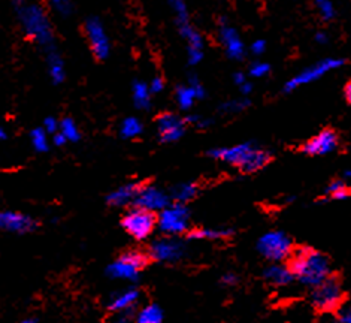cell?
Instances as JSON below:
<instances>
[{
	"label": "cell",
	"instance_id": "obj_1",
	"mask_svg": "<svg viewBox=\"0 0 351 323\" xmlns=\"http://www.w3.org/2000/svg\"><path fill=\"white\" fill-rule=\"evenodd\" d=\"M12 10L16 15L24 36L39 45L44 51L56 47V33L45 8L29 0H12Z\"/></svg>",
	"mask_w": 351,
	"mask_h": 323
},
{
	"label": "cell",
	"instance_id": "obj_2",
	"mask_svg": "<svg viewBox=\"0 0 351 323\" xmlns=\"http://www.w3.org/2000/svg\"><path fill=\"white\" fill-rule=\"evenodd\" d=\"M290 268L295 280L313 289L330 277V263L324 254L311 247H299L290 258Z\"/></svg>",
	"mask_w": 351,
	"mask_h": 323
},
{
	"label": "cell",
	"instance_id": "obj_3",
	"mask_svg": "<svg viewBox=\"0 0 351 323\" xmlns=\"http://www.w3.org/2000/svg\"><path fill=\"white\" fill-rule=\"evenodd\" d=\"M208 156L215 160H221L237 167L239 171L245 174H253L263 169L271 162V152L257 147L253 143H242L232 147H219L208 152Z\"/></svg>",
	"mask_w": 351,
	"mask_h": 323
},
{
	"label": "cell",
	"instance_id": "obj_4",
	"mask_svg": "<svg viewBox=\"0 0 351 323\" xmlns=\"http://www.w3.org/2000/svg\"><path fill=\"white\" fill-rule=\"evenodd\" d=\"M346 60L339 59V57H326V59H322L319 62H315L311 66H306L300 72H298L295 77H291L286 84L282 87L284 93H291L298 90L299 87H304L311 84V82H315L322 80L323 77L328 75V73L337 71L344 66Z\"/></svg>",
	"mask_w": 351,
	"mask_h": 323
},
{
	"label": "cell",
	"instance_id": "obj_5",
	"mask_svg": "<svg viewBox=\"0 0 351 323\" xmlns=\"http://www.w3.org/2000/svg\"><path fill=\"white\" fill-rule=\"evenodd\" d=\"M311 305L320 313L338 311L344 302V291L335 277L326 278L323 283L311 289Z\"/></svg>",
	"mask_w": 351,
	"mask_h": 323
},
{
	"label": "cell",
	"instance_id": "obj_6",
	"mask_svg": "<svg viewBox=\"0 0 351 323\" xmlns=\"http://www.w3.org/2000/svg\"><path fill=\"white\" fill-rule=\"evenodd\" d=\"M257 250L271 262H284L291 258L295 248L291 238L281 230H269L257 241Z\"/></svg>",
	"mask_w": 351,
	"mask_h": 323
},
{
	"label": "cell",
	"instance_id": "obj_7",
	"mask_svg": "<svg viewBox=\"0 0 351 323\" xmlns=\"http://www.w3.org/2000/svg\"><path fill=\"white\" fill-rule=\"evenodd\" d=\"M157 228L165 235H182L190 228V211L186 204L175 202L157 214Z\"/></svg>",
	"mask_w": 351,
	"mask_h": 323
},
{
	"label": "cell",
	"instance_id": "obj_8",
	"mask_svg": "<svg viewBox=\"0 0 351 323\" xmlns=\"http://www.w3.org/2000/svg\"><path fill=\"white\" fill-rule=\"evenodd\" d=\"M148 263V256L142 252H128L121 254L119 259L114 261L106 270L108 277L114 280L124 281H136L139 278L141 271Z\"/></svg>",
	"mask_w": 351,
	"mask_h": 323
},
{
	"label": "cell",
	"instance_id": "obj_9",
	"mask_svg": "<svg viewBox=\"0 0 351 323\" xmlns=\"http://www.w3.org/2000/svg\"><path fill=\"white\" fill-rule=\"evenodd\" d=\"M121 226L135 239H145L153 234V230L157 228V214L144 208L129 210L121 219Z\"/></svg>",
	"mask_w": 351,
	"mask_h": 323
},
{
	"label": "cell",
	"instance_id": "obj_10",
	"mask_svg": "<svg viewBox=\"0 0 351 323\" xmlns=\"http://www.w3.org/2000/svg\"><path fill=\"white\" fill-rule=\"evenodd\" d=\"M84 35L90 51L97 60H106L111 54V40L105 30L104 23L97 16H88L84 23Z\"/></svg>",
	"mask_w": 351,
	"mask_h": 323
},
{
	"label": "cell",
	"instance_id": "obj_11",
	"mask_svg": "<svg viewBox=\"0 0 351 323\" xmlns=\"http://www.w3.org/2000/svg\"><path fill=\"white\" fill-rule=\"evenodd\" d=\"M184 253H186V247L180 239L172 235L158 238L149 246V258H153L157 262H177L182 258Z\"/></svg>",
	"mask_w": 351,
	"mask_h": 323
},
{
	"label": "cell",
	"instance_id": "obj_12",
	"mask_svg": "<svg viewBox=\"0 0 351 323\" xmlns=\"http://www.w3.org/2000/svg\"><path fill=\"white\" fill-rule=\"evenodd\" d=\"M219 40L221 47L224 48L226 56L232 60H242L245 57L247 48L244 40H242L239 32L230 26L228 20H221L220 26H219Z\"/></svg>",
	"mask_w": 351,
	"mask_h": 323
},
{
	"label": "cell",
	"instance_id": "obj_13",
	"mask_svg": "<svg viewBox=\"0 0 351 323\" xmlns=\"http://www.w3.org/2000/svg\"><path fill=\"white\" fill-rule=\"evenodd\" d=\"M157 135L162 143H177L186 134V119L173 112H163L157 117Z\"/></svg>",
	"mask_w": 351,
	"mask_h": 323
},
{
	"label": "cell",
	"instance_id": "obj_14",
	"mask_svg": "<svg viewBox=\"0 0 351 323\" xmlns=\"http://www.w3.org/2000/svg\"><path fill=\"white\" fill-rule=\"evenodd\" d=\"M171 195L156 186H141L138 190L135 206L153 213H160L171 205Z\"/></svg>",
	"mask_w": 351,
	"mask_h": 323
},
{
	"label": "cell",
	"instance_id": "obj_15",
	"mask_svg": "<svg viewBox=\"0 0 351 323\" xmlns=\"http://www.w3.org/2000/svg\"><path fill=\"white\" fill-rule=\"evenodd\" d=\"M338 145L339 138L337 132L332 129H324L306 141L302 145V152L308 156H324L335 152Z\"/></svg>",
	"mask_w": 351,
	"mask_h": 323
},
{
	"label": "cell",
	"instance_id": "obj_16",
	"mask_svg": "<svg viewBox=\"0 0 351 323\" xmlns=\"http://www.w3.org/2000/svg\"><path fill=\"white\" fill-rule=\"evenodd\" d=\"M181 38L187 44V62L190 66H196L204 60V49H205V39L193 24H184L178 27Z\"/></svg>",
	"mask_w": 351,
	"mask_h": 323
},
{
	"label": "cell",
	"instance_id": "obj_17",
	"mask_svg": "<svg viewBox=\"0 0 351 323\" xmlns=\"http://www.w3.org/2000/svg\"><path fill=\"white\" fill-rule=\"evenodd\" d=\"M0 226L3 230L14 232V234H27L35 230L38 223L30 215L16 213V211H3L0 214Z\"/></svg>",
	"mask_w": 351,
	"mask_h": 323
},
{
	"label": "cell",
	"instance_id": "obj_18",
	"mask_svg": "<svg viewBox=\"0 0 351 323\" xmlns=\"http://www.w3.org/2000/svg\"><path fill=\"white\" fill-rule=\"evenodd\" d=\"M263 277L267 283L277 287H287L295 280V274L291 271L290 265H284L281 262H274L269 267H266Z\"/></svg>",
	"mask_w": 351,
	"mask_h": 323
},
{
	"label": "cell",
	"instance_id": "obj_19",
	"mask_svg": "<svg viewBox=\"0 0 351 323\" xmlns=\"http://www.w3.org/2000/svg\"><path fill=\"white\" fill-rule=\"evenodd\" d=\"M139 296H141V294H139L136 287L124 289V291L117 292L110 298L108 307H110V310L114 311V313L129 310V309H135L136 302L139 301Z\"/></svg>",
	"mask_w": 351,
	"mask_h": 323
},
{
	"label": "cell",
	"instance_id": "obj_20",
	"mask_svg": "<svg viewBox=\"0 0 351 323\" xmlns=\"http://www.w3.org/2000/svg\"><path fill=\"white\" fill-rule=\"evenodd\" d=\"M139 187L141 186L138 183H128L120 186L108 195V204L112 206H126L129 204H135Z\"/></svg>",
	"mask_w": 351,
	"mask_h": 323
},
{
	"label": "cell",
	"instance_id": "obj_21",
	"mask_svg": "<svg viewBox=\"0 0 351 323\" xmlns=\"http://www.w3.org/2000/svg\"><path fill=\"white\" fill-rule=\"evenodd\" d=\"M45 57H47V68H48L49 78L53 80L54 84H62L66 78V71H64L63 57L60 56V53H58L57 47L45 51Z\"/></svg>",
	"mask_w": 351,
	"mask_h": 323
},
{
	"label": "cell",
	"instance_id": "obj_22",
	"mask_svg": "<svg viewBox=\"0 0 351 323\" xmlns=\"http://www.w3.org/2000/svg\"><path fill=\"white\" fill-rule=\"evenodd\" d=\"M152 90H149V84L144 81H135L132 86V99L133 104L138 108V110H149L152 106Z\"/></svg>",
	"mask_w": 351,
	"mask_h": 323
},
{
	"label": "cell",
	"instance_id": "obj_23",
	"mask_svg": "<svg viewBox=\"0 0 351 323\" xmlns=\"http://www.w3.org/2000/svg\"><path fill=\"white\" fill-rule=\"evenodd\" d=\"M324 200L328 201H346L351 195V187L344 180H335L324 189Z\"/></svg>",
	"mask_w": 351,
	"mask_h": 323
},
{
	"label": "cell",
	"instance_id": "obj_24",
	"mask_svg": "<svg viewBox=\"0 0 351 323\" xmlns=\"http://www.w3.org/2000/svg\"><path fill=\"white\" fill-rule=\"evenodd\" d=\"M233 235L230 228H204L191 230L189 234L190 239H226Z\"/></svg>",
	"mask_w": 351,
	"mask_h": 323
},
{
	"label": "cell",
	"instance_id": "obj_25",
	"mask_svg": "<svg viewBox=\"0 0 351 323\" xmlns=\"http://www.w3.org/2000/svg\"><path fill=\"white\" fill-rule=\"evenodd\" d=\"M169 195L175 202L186 204L190 202L197 195V186L195 183H180L172 187Z\"/></svg>",
	"mask_w": 351,
	"mask_h": 323
},
{
	"label": "cell",
	"instance_id": "obj_26",
	"mask_svg": "<svg viewBox=\"0 0 351 323\" xmlns=\"http://www.w3.org/2000/svg\"><path fill=\"white\" fill-rule=\"evenodd\" d=\"M135 323H163V310L157 304H148L136 313Z\"/></svg>",
	"mask_w": 351,
	"mask_h": 323
},
{
	"label": "cell",
	"instance_id": "obj_27",
	"mask_svg": "<svg viewBox=\"0 0 351 323\" xmlns=\"http://www.w3.org/2000/svg\"><path fill=\"white\" fill-rule=\"evenodd\" d=\"M197 99L199 97L196 90L191 86H180L177 88V92H175V101H177L182 111H189L190 108H193Z\"/></svg>",
	"mask_w": 351,
	"mask_h": 323
},
{
	"label": "cell",
	"instance_id": "obj_28",
	"mask_svg": "<svg viewBox=\"0 0 351 323\" xmlns=\"http://www.w3.org/2000/svg\"><path fill=\"white\" fill-rule=\"evenodd\" d=\"M144 132V124L136 117L124 119L120 124V136L124 139H133Z\"/></svg>",
	"mask_w": 351,
	"mask_h": 323
},
{
	"label": "cell",
	"instance_id": "obj_29",
	"mask_svg": "<svg viewBox=\"0 0 351 323\" xmlns=\"http://www.w3.org/2000/svg\"><path fill=\"white\" fill-rule=\"evenodd\" d=\"M168 5L175 16V23H177L178 27L190 23V12L186 0H168Z\"/></svg>",
	"mask_w": 351,
	"mask_h": 323
},
{
	"label": "cell",
	"instance_id": "obj_30",
	"mask_svg": "<svg viewBox=\"0 0 351 323\" xmlns=\"http://www.w3.org/2000/svg\"><path fill=\"white\" fill-rule=\"evenodd\" d=\"M48 132L44 128H38L30 132V143L38 153H45L49 150V138Z\"/></svg>",
	"mask_w": 351,
	"mask_h": 323
},
{
	"label": "cell",
	"instance_id": "obj_31",
	"mask_svg": "<svg viewBox=\"0 0 351 323\" xmlns=\"http://www.w3.org/2000/svg\"><path fill=\"white\" fill-rule=\"evenodd\" d=\"M250 99L247 97H239V99H229V101L223 102L219 106V111L221 114H238L242 112L250 106Z\"/></svg>",
	"mask_w": 351,
	"mask_h": 323
},
{
	"label": "cell",
	"instance_id": "obj_32",
	"mask_svg": "<svg viewBox=\"0 0 351 323\" xmlns=\"http://www.w3.org/2000/svg\"><path fill=\"white\" fill-rule=\"evenodd\" d=\"M49 10L57 14L62 19H68L73 12V2L72 0H45Z\"/></svg>",
	"mask_w": 351,
	"mask_h": 323
},
{
	"label": "cell",
	"instance_id": "obj_33",
	"mask_svg": "<svg viewBox=\"0 0 351 323\" xmlns=\"http://www.w3.org/2000/svg\"><path fill=\"white\" fill-rule=\"evenodd\" d=\"M60 132L66 138H68L69 143H78V141L81 139L80 128L77 126V123H75L69 117H66L60 121Z\"/></svg>",
	"mask_w": 351,
	"mask_h": 323
},
{
	"label": "cell",
	"instance_id": "obj_34",
	"mask_svg": "<svg viewBox=\"0 0 351 323\" xmlns=\"http://www.w3.org/2000/svg\"><path fill=\"white\" fill-rule=\"evenodd\" d=\"M313 2L323 20L329 21L332 19H335L337 10H335V5H333V0H313Z\"/></svg>",
	"mask_w": 351,
	"mask_h": 323
},
{
	"label": "cell",
	"instance_id": "obj_35",
	"mask_svg": "<svg viewBox=\"0 0 351 323\" xmlns=\"http://www.w3.org/2000/svg\"><path fill=\"white\" fill-rule=\"evenodd\" d=\"M271 73V64L266 62H254L250 64L248 68V75L252 78H263Z\"/></svg>",
	"mask_w": 351,
	"mask_h": 323
},
{
	"label": "cell",
	"instance_id": "obj_36",
	"mask_svg": "<svg viewBox=\"0 0 351 323\" xmlns=\"http://www.w3.org/2000/svg\"><path fill=\"white\" fill-rule=\"evenodd\" d=\"M136 318V313L133 311V309L129 310H123L117 313V316L114 319V323H132Z\"/></svg>",
	"mask_w": 351,
	"mask_h": 323
},
{
	"label": "cell",
	"instance_id": "obj_37",
	"mask_svg": "<svg viewBox=\"0 0 351 323\" xmlns=\"http://www.w3.org/2000/svg\"><path fill=\"white\" fill-rule=\"evenodd\" d=\"M266 48H267V44L265 39H256V40H253L252 45H250V53H252L253 56L261 57L262 54L266 53Z\"/></svg>",
	"mask_w": 351,
	"mask_h": 323
},
{
	"label": "cell",
	"instance_id": "obj_38",
	"mask_svg": "<svg viewBox=\"0 0 351 323\" xmlns=\"http://www.w3.org/2000/svg\"><path fill=\"white\" fill-rule=\"evenodd\" d=\"M43 128L48 132L49 135H54L58 130H60V121H57V119H54V117H47L44 120Z\"/></svg>",
	"mask_w": 351,
	"mask_h": 323
},
{
	"label": "cell",
	"instance_id": "obj_39",
	"mask_svg": "<svg viewBox=\"0 0 351 323\" xmlns=\"http://www.w3.org/2000/svg\"><path fill=\"white\" fill-rule=\"evenodd\" d=\"M189 86H191V87L196 90L199 99H204L205 97V95H206L205 87L202 86V82H200V80L196 75H190L189 77Z\"/></svg>",
	"mask_w": 351,
	"mask_h": 323
},
{
	"label": "cell",
	"instance_id": "obj_40",
	"mask_svg": "<svg viewBox=\"0 0 351 323\" xmlns=\"http://www.w3.org/2000/svg\"><path fill=\"white\" fill-rule=\"evenodd\" d=\"M333 323H351V307H341Z\"/></svg>",
	"mask_w": 351,
	"mask_h": 323
},
{
	"label": "cell",
	"instance_id": "obj_41",
	"mask_svg": "<svg viewBox=\"0 0 351 323\" xmlns=\"http://www.w3.org/2000/svg\"><path fill=\"white\" fill-rule=\"evenodd\" d=\"M165 88V80L162 77H154L152 80V82H149V90H152L153 95H157V93H162Z\"/></svg>",
	"mask_w": 351,
	"mask_h": 323
},
{
	"label": "cell",
	"instance_id": "obj_42",
	"mask_svg": "<svg viewBox=\"0 0 351 323\" xmlns=\"http://www.w3.org/2000/svg\"><path fill=\"white\" fill-rule=\"evenodd\" d=\"M238 283V276L233 274V272H226L221 277V285L224 286H235Z\"/></svg>",
	"mask_w": 351,
	"mask_h": 323
},
{
	"label": "cell",
	"instance_id": "obj_43",
	"mask_svg": "<svg viewBox=\"0 0 351 323\" xmlns=\"http://www.w3.org/2000/svg\"><path fill=\"white\" fill-rule=\"evenodd\" d=\"M66 143H68V138H66L60 130L57 132V134L53 135V144L57 147H63Z\"/></svg>",
	"mask_w": 351,
	"mask_h": 323
},
{
	"label": "cell",
	"instance_id": "obj_44",
	"mask_svg": "<svg viewBox=\"0 0 351 323\" xmlns=\"http://www.w3.org/2000/svg\"><path fill=\"white\" fill-rule=\"evenodd\" d=\"M315 43L320 44V45H326L329 43V35L326 32H317L315 33Z\"/></svg>",
	"mask_w": 351,
	"mask_h": 323
},
{
	"label": "cell",
	"instance_id": "obj_45",
	"mask_svg": "<svg viewBox=\"0 0 351 323\" xmlns=\"http://www.w3.org/2000/svg\"><path fill=\"white\" fill-rule=\"evenodd\" d=\"M233 82H235L238 87H241L242 84H244V82H247L245 73L244 72H235V73H233Z\"/></svg>",
	"mask_w": 351,
	"mask_h": 323
},
{
	"label": "cell",
	"instance_id": "obj_46",
	"mask_svg": "<svg viewBox=\"0 0 351 323\" xmlns=\"http://www.w3.org/2000/svg\"><path fill=\"white\" fill-rule=\"evenodd\" d=\"M239 92L242 93V95H244V96H248L250 93H252L253 92V84H252V82H244V84H242L241 87H239Z\"/></svg>",
	"mask_w": 351,
	"mask_h": 323
},
{
	"label": "cell",
	"instance_id": "obj_47",
	"mask_svg": "<svg viewBox=\"0 0 351 323\" xmlns=\"http://www.w3.org/2000/svg\"><path fill=\"white\" fill-rule=\"evenodd\" d=\"M213 124V120L211 119H204V117H200V120L197 121V124L195 128H197V129H208Z\"/></svg>",
	"mask_w": 351,
	"mask_h": 323
},
{
	"label": "cell",
	"instance_id": "obj_48",
	"mask_svg": "<svg viewBox=\"0 0 351 323\" xmlns=\"http://www.w3.org/2000/svg\"><path fill=\"white\" fill-rule=\"evenodd\" d=\"M344 96L347 99V102L351 105V80L347 82V86L344 88Z\"/></svg>",
	"mask_w": 351,
	"mask_h": 323
},
{
	"label": "cell",
	"instance_id": "obj_49",
	"mask_svg": "<svg viewBox=\"0 0 351 323\" xmlns=\"http://www.w3.org/2000/svg\"><path fill=\"white\" fill-rule=\"evenodd\" d=\"M342 180H344L346 183L351 187V169H348V171L344 172V177H342Z\"/></svg>",
	"mask_w": 351,
	"mask_h": 323
},
{
	"label": "cell",
	"instance_id": "obj_50",
	"mask_svg": "<svg viewBox=\"0 0 351 323\" xmlns=\"http://www.w3.org/2000/svg\"><path fill=\"white\" fill-rule=\"evenodd\" d=\"M0 139H2V141L8 139V132H6V129L3 126L0 128Z\"/></svg>",
	"mask_w": 351,
	"mask_h": 323
},
{
	"label": "cell",
	"instance_id": "obj_51",
	"mask_svg": "<svg viewBox=\"0 0 351 323\" xmlns=\"http://www.w3.org/2000/svg\"><path fill=\"white\" fill-rule=\"evenodd\" d=\"M20 323H38V320L35 318H26V319H23Z\"/></svg>",
	"mask_w": 351,
	"mask_h": 323
},
{
	"label": "cell",
	"instance_id": "obj_52",
	"mask_svg": "<svg viewBox=\"0 0 351 323\" xmlns=\"http://www.w3.org/2000/svg\"><path fill=\"white\" fill-rule=\"evenodd\" d=\"M228 2H232V0H228Z\"/></svg>",
	"mask_w": 351,
	"mask_h": 323
}]
</instances>
